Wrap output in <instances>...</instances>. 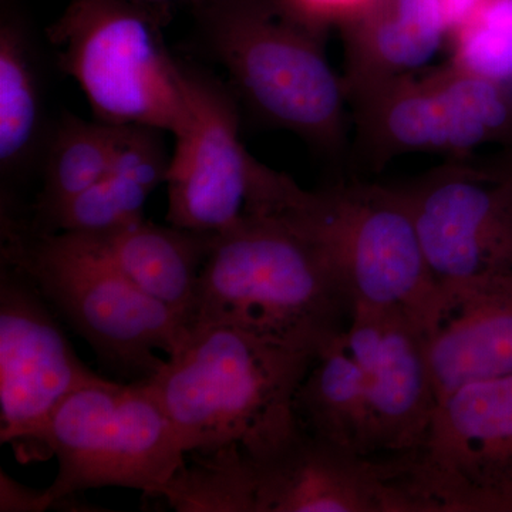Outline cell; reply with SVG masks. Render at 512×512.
<instances>
[{"label":"cell","mask_w":512,"mask_h":512,"mask_svg":"<svg viewBox=\"0 0 512 512\" xmlns=\"http://www.w3.org/2000/svg\"><path fill=\"white\" fill-rule=\"evenodd\" d=\"M52 306L16 266L0 269V441L32 453L37 434L74 392L101 382L70 345Z\"/></svg>","instance_id":"obj_13"},{"label":"cell","mask_w":512,"mask_h":512,"mask_svg":"<svg viewBox=\"0 0 512 512\" xmlns=\"http://www.w3.org/2000/svg\"><path fill=\"white\" fill-rule=\"evenodd\" d=\"M352 303L319 245L284 214L212 234L188 332L231 326L318 353L349 325Z\"/></svg>","instance_id":"obj_1"},{"label":"cell","mask_w":512,"mask_h":512,"mask_svg":"<svg viewBox=\"0 0 512 512\" xmlns=\"http://www.w3.org/2000/svg\"><path fill=\"white\" fill-rule=\"evenodd\" d=\"M423 336L437 402L512 375V286L440 293Z\"/></svg>","instance_id":"obj_15"},{"label":"cell","mask_w":512,"mask_h":512,"mask_svg":"<svg viewBox=\"0 0 512 512\" xmlns=\"http://www.w3.org/2000/svg\"><path fill=\"white\" fill-rule=\"evenodd\" d=\"M204 512H420L390 458L363 457L301 429L262 456L218 448L195 468Z\"/></svg>","instance_id":"obj_8"},{"label":"cell","mask_w":512,"mask_h":512,"mask_svg":"<svg viewBox=\"0 0 512 512\" xmlns=\"http://www.w3.org/2000/svg\"><path fill=\"white\" fill-rule=\"evenodd\" d=\"M52 456L59 464L49 487L55 505L101 487L161 497L187 463L177 430L146 379H104L70 394L37 434L29 460Z\"/></svg>","instance_id":"obj_6"},{"label":"cell","mask_w":512,"mask_h":512,"mask_svg":"<svg viewBox=\"0 0 512 512\" xmlns=\"http://www.w3.org/2000/svg\"><path fill=\"white\" fill-rule=\"evenodd\" d=\"M343 340L365 375L375 457L407 453L439 404L423 329L402 313L356 306Z\"/></svg>","instance_id":"obj_14"},{"label":"cell","mask_w":512,"mask_h":512,"mask_svg":"<svg viewBox=\"0 0 512 512\" xmlns=\"http://www.w3.org/2000/svg\"><path fill=\"white\" fill-rule=\"evenodd\" d=\"M191 116L174 136L168 164V224L218 234L238 222L272 215L295 181L256 161L242 146L231 93L205 74L185 69Z\"/></svg>","instance_id":"obj_11"},{"label":"cell","mask_w":512,"mask_h":512,"mask_svg":"<svg viewBox=\"0 0 512 512\" xmlns=\"http://www.w3.org/2000/svg\"><path fill=\"white\" fill-rule=\"evenodd\" d=\"M49 37L60 66L79 84L97 120L173 136L187 126V74L165 47L147 6L72 0Z\"/></svg>","instance_id":"obj_7"},{"label":"cell","mask_w":512,"mask_h":512,"mask_svg":"<svg viewBox=\"0 0 512 512\" xmlns=\"http://www.w3.org/2000/svg\"><path fill=\"white\" fill-rule=\"evenodd\" d=\"M315 356L231 326H201L146 380L187 456L231 444L261 456L298 431L296 393Z\"/></svg>","instance_id":"obj_2"},{"label":"cell","mask_w":512,"mask_h":512,"mask_svg":"<svg viewBox=\"0 0 512 512\" xmlns=\"http://www.w3.org/2000/svg\"><path fill=\"white\" fill-rule=\"evenodd\" d=\"M55 505L49 487L30 488L0 470V512H43Z\"/></svg>","instance_id":"obj_24"},{"label":"cell","mask_w":512,"mask_h":512,"mask_svg":"<svg viewBox=\"0 0 512 512\" xmlns=\"http://www.w3.org/2000/svg\"><path fill=\"white\" fill-rule=\"evenodd\" d=\"M282 214L322 249L352 308L399 312L426 329L440 291L400 187L349 181L299 188Z\"/></svg>","instance_id":"obj_5"},{"label":"cell","mask_w":512,"mask_h":512,"mask_svg":"<svg viewBox=\"0 0 512 512\" xmlns=\"http://www.w3.org/2000/svg\"><path fill=\"white\" fill-rule=\"evenodd\" d=\"M170 158L160 131L120 126L119 146L107 174L32 231L101 232L143 220L148 198L165 184Z\"/></svg>","instance_id":"obj_18"},{"label":"cell","mask_w":512,"mask_h":512,"mask_svg":"<svg viewBox=\"0 0 512 512\" xmlns=\"http://www.w3.org/2000/svg\"><path fill=\"white\" fill-rule=\"evenodd\" d=\"M2 261L16 266L104 365L150 379L188 336L187 320L114 268L79 232H35L3 222Z\"/></svg>","instance_id":"obj_3"},{"label":"cell","mask_w":512,"mask_h":512,"mask_svg":"<svg viewBox=\"0 0 512 512\" xmlns=\"http://www.w3.org/2000/svg\"><path fill=\"white\" fill-rule=\"evenodd\" d=\"M359 153L382 168L410 153L467 158L476 148H512V86L448 62L404 74L353 100Z\"/></svg>","instance_id":"obj_10"},{"label":"cell","mask_w":512,"mask_h":512,"mask_svg":"<svg viewBox=\"0 0 512 512\" xmlns=\"http://www.w3.org/2000/svg\"><path fill=\"white\" fill-rule=\"evenodd\" d=\"M79 234L131 284L183 316L188 325L212 234L171 224L163 227L144 218L107 231Z\"/></svg>","instance_id":"obj_17"},{"label":"cell","mask_w":512,"mask_h":512,"mask_svg":"<svg viewBox=\"0 0 512 512\" xmlns=\"http://www.w3.org/2000/svg\"><path fill=\"white\" fill-rule=\"evenodd\" d=\"M389 458L420 512H512V375L448 394L419 443Z\"/></svg>","instance_id":"obj_9"},{"label":"cell","mask_w":512,"mask_h":512,"mask_svg":"<svg viewBox=\"0 0 512 512\" xmlns=\"http://www.w3.org/2000/svg\"><path fill=\"white\" fill-rule=\"evenodd\" d=\"M204 15L212 55L259 116L323 153L343 150L349 101L322 37L275 0H208Z\"/></svg>","instance_id":"obj_4"},{"label":"cell","mask_w":512,"mask_h":512,"mask_svg":"<svg viewBox=\"0 0 512 512\" xmlns=\"http://www.w3.org/2000/svg\"><path fill=\"white\" fill-rule=\"evenodd\" d=\"M295 414L301 429L312 436L375 457L365 375L343 333L316 353L296 393Z\"/></svg>","instance_id":"obj_19"},{"label":"cell","mask_w":512,"mask_h":512,"mask_svg":"<svg viewBox=\"0 0 512 512\" xmlns=\"http://www.w3.org/2000/svg\"><path fill=\"white\" fill-rule=\"evenodd\" d=\"M40 97L28 46L16 26L0 28V165L15 170L35 144Z\"/></svg>","instance_id":"obj_21"},{"label":"cell","mask_w":512,"mask_h":512,"mask_svg":"<svg viewBox=\"0 0 512 512\" xmlns=\"http://www.w3.org/2000/svg\"><path fill=\"white\" fill-rule=\"evenodd\" d=\"M130 2L147 6V8H153V6H165L167 3L173 2V0H130Z\"/></svg>","instance_id":"obj_26"},{"label":"cell","mask_w":512,"mask_h":512,"mask_svg":"<svg viewBox=\"0 0 512 512\" xmlns=\"http://www.w3.org/2000/svg\"><path fill=\"white\" fill-rule=\"evenodd\" d=\"M279 8L320 37L332 26L345 28L362 18L377 0H275Z\"/></svg>","instance_id":"obj_23"},{"label":"cell","mask_w":512,"mask_h":512,"mask_svg":"<svg viewBox=\"0 0 512 512\" xmlns=\"http://www.w3.org/2000/svg\"><path fill=\"white\" fill-rule=\"evenodd\" d=\"M487 2L488 0H440L446 19L448 39Z\"/></svg>","instance_id":"obj_25"},{"label":"cell","mask_w":512,"mask_h":512,"mask_svg":"<svg viewBox=\"0 0 512 512\" xmlns=\"http://www.w3.org/2000/svg\"><path fill=\"white\" fill-rule=\"evenodd\" d=\"M448 42L458 69L512 86V0H488Z\"/></svg>","instance_id":"obj_22"},{"label":"cell","mask_w":512,"mask_h":512,"mask_svg":"<svg viewBox=\"0 0 512 512\" xmlns=\"http://www.w3.org/2000/svg\"><path fill=\"white\" fill-rule=\"evenodd\" d=\"M440 293L512 286V165L451 158L399 185Z\"/></svg>","instance_id":"obj_12"},{"label":"cell","mask_w":512,"mask_h":512,"mask_svg":"<svg viewBox=\"0 0 512 512\" xmlns=\"http://www.w3.org/2000/svg\"><path fill=\"white\" fill-rule=\"evenodd\" d=\"M120 126L67 117L47 157L45 187L37 202L36 227L79 197L110 170L119 146Z\"/></svg>","instance_id":"obj_20"},{"label":"cell","mask_w":512,"mask_h":512,"mask_svg":"<svg viewBox=\"0 0 512 512\" xmlns=\"http://www.w3.org/2000/svg\"><path fill=\"white\" fill-rule=\"evenodd\" d=\"M511 151H512V148H511ZM508 161H510V164L512 165V153H511V156L507 158Z\"/></svg>","instance_id":"obj_27"},{"label":"cell","mask_w":512,"mask_h":512,"mask_svg":"<svg viewBox=\"0 0 512 512\" xmlns=\"http://www.w3.org/2000/svg\"><path fill=\"white\" fill-rule=\"evenodd\" d=\"M342 32V79L349 103L390 80L421 70L448 40L440 0H377Z\"/></svg>","instance_id":"obj_16"}]
</instances>
